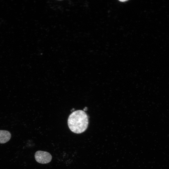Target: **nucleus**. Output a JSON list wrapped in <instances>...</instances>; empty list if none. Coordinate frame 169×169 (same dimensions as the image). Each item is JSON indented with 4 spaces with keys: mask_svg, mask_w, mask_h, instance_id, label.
Segmentation results:
<instances>
[{
    "mask_svg": "<svg viewBox=\"0 0 169 169\" xmlns=\"http://www.w3.org/2000/svg\"><path fill=\"white\" fill-rule=\"evenodd\" d=\"M68 124L69 129L73 132L77 134L83 133L88 127L87 115L82 110L75 111L69 117Z\"/></svg>",
    "mask_w": 169,
    "mask_h": 169,
    "instance_id": "f257e3e1",
    "label": "nucleus"
},
{
    "mask_svg": "<svg viewBox=\"0 0 169 169\" xmlns=\"http://www.w3.org/2000/svg\"><path fill=\"white\" fill-rule=\"evenodd\" d=\"M35 158L38 162L41 164H47L51 161L52 156L47 152L38 151L35 153Z\"/></svg>",
    "mask_w": 169,
    "mask_h": 169,
    "instance_id": "f03ea898",
    "label": "nucleus"
},
{
    "mask_svg": "<svg viewBox=\"0 0 169 169\" xmlns=\"http://www.w3.org/2000/svg\"><path fill=\"white\" fill-rule=\"evenodd\" d=\"M11 134L7 131L0 130V143H5L10 139Z\"/></svg>",
    "mask_w": 169,
    "mask_h": 169,
    "instance_id": "7ed1b4c3",
    "label": "nucleus"
},
{
    "mask_svg": "<svg viewBox=\"0 0 169 169\" xmlns=\"http://www.w3.org/2000/svg\"><path fill=\"white\" fill-rule=\"evenodd\" d=\"M87 109V108L86 107H85L84 109V110H86Z\"/></svg>",
    "mask_w": 169,
    "mask_h": 169,
    "instance_id": "20e7f679",
    "label": "nucleus"
}]
</instances>
